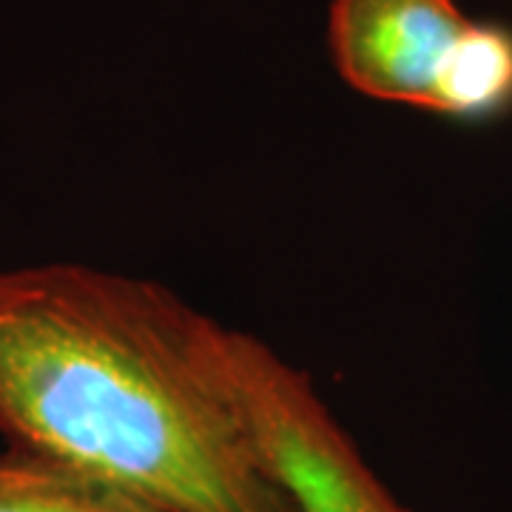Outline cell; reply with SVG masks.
Instances as JSON below:
<instances>
[{
  "mask_svg": "<svg viewBox=\"0 0 512 512\" xmlns=\"http://www.w3.org/2000/svg\"><path fill=\"white\" fill-rule=\"evenodd\" d=\"M328 40L345 83L373 100L461 120L512 106V32L453 0H333Z\"/></svg>",
  "mask_w": 512,
  "mask_h": 512,
  "instance_id": "cell-2",
  "label": "cell"
},
{
  "mask_svg": "<svg viewBox=\"0 0 512 512\" xmlns=\"http://www.w3.org/2000/svg\"><path fill=\"white\" fill-rule=\"evenodd\" d=\"M239 410L296 512H407L367 467L311 379L259 339L225 328Z\"/></svg>",
  "mask_w": 512,
  "mask_h": 512,
  "instance_id": "cell-3",
  "label": "cell"
},
{
  "mask_svg": "<svg viewBox=\"0 0 512 512\" xmlns=\"http://www.w3.org/2000/svg\"><path fill=\"white\" fill-rule=\"evenodd\" d=\"M0 512H168L109 481L23 450L0 456Z\"/></svg>",
  "mask_w": 512,
  "mask_h": 512,
  "instance_id": "cell-4",
  "label": "cell"
},
{
  "mask_svg": "<svg viewBox=\"0 0 512 512\" xmlns=\"http://www.w3.org/2000/svg\"><path fill=\"white\" fill-rule=\"evenodd\" d=\"M0 436L168 512H296L239 410L225 328L146 279L0 271Z\"/></svg>",
  "mask_w": 512,
  "mask_h": 512,
  "instance_id": "cell-1",
  "label": "cell"
}]
</instances>
